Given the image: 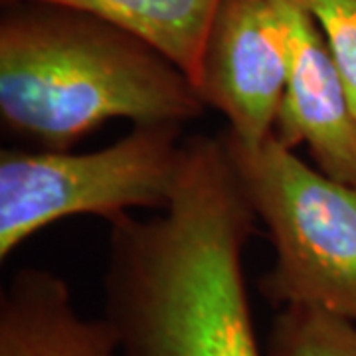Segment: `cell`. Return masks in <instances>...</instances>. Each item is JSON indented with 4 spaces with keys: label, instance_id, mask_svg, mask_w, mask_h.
<instances>
[{
    "label": "cell",
    "instance_id": "9",
    "mask_svg": "<svg viewBox=\"0 0 356 356\" xmlns=\"http://www.w3.org/2000/svg\"><path fill=\"white\" fill-rule=\"evenodd\" d=\"M266 355L356 356V323L321 307H281L267 334Z\"/></svg>",
    "mask_w": 356,
    "mask_h": 356
},
{
    "label": "cell",
    "instance_id": "4",
    "mask_svg": "<svg viewBox=\"0 0 356 356\" xmlns=\"http://www.w3.org/2000/svg\"><path fill=\"white\" fill-rule=\"evenodd\" d=\"M184 156L182 125L143 123L91 153H0V259L36 232L72 216L105 220L131 208L165 210Z\"/></svg>",
    "mask_w": 356,
    "mask_h": 356
},
{
    "label": "cell",
    "instance_id": "8",
    "mask_svg": "<svg viewBox=\"0 0 356 356\" xmlns=\"http://www.w3.org/2000/svg\"><path fill=\"white\" fill-rule=\"evenodd\" d=\"M50 2L99 16L149 42L196 81L206 34L220 0H2Z\"/></svg>",
    "mask_w": 356,
    "mask_h": 356
},
{
    "label": "cell",
    "instance_id": "10",
    "mask_svg": "<svg viewBox=\"0 0 356 356\" xmlns=\"http://www.w3.org/2000/svg\"><path fill=\"white\" fill-rule=\"evenodd\" d=\"M329 42L356 113V0H307Z\"/></svg>",
    "mask_w": 356,
    "mask_h": 356
},
{
    "label": "cell",
    "instance_id": "5",
    "mask_svg": "<svg viewBox=\"0 0 356 356\" xmlns=\"http://www.w3.org/2000/svg\"><path fill=\"white\" fill-rule=\"evenodd\" d=\"M287 58L269 0H220L194 88L228 119V135L254 147L273 135Z\"/></svg>",
    "mask_w": 356,
    "mask_h": 356
},
{
    "label": "cell",
    "instance_id": "6",
    "mask_svg": "<svg viewBox=\"0 0 356 356\" xmlns=\"http://www.w3.org/2000/svg\"><path fill=\"white\" fill-rule=\"evenodd\" d=\"M269 4L287 58V83L273 135L289 149L305 143L321 172L356 184V113L329 42L307 0Z\"/></svg>",
    "mask_w": 356,
    "mask_h": 356
},
{
    "label": "cell",
    "instance_id": "7",
    "mask_svg": "<svg viewBox=\"0 0 356 356\" xmlns=\"http://www.w3.org/2000/svg\"><path fill=\"white\" fill-rule=\"evenodd\" d=\"M0 356H121L113 325L79 315L65 280L24 267L0 291Z\"/></svg>",
    "mask_w": 356,
    "mask_h": 356
},
{
    "label": "cell",
    "instance_id": "1",
    "mask_svg": "<svg viewBox=\"0 0 356 356\" xmlns=\"http://www.w3.org/2000/svg\"><path fill=\"white\" fill-rule=\"evenodd\" d=\"M109 222L103 317L121 356H261L243 275L257 214L224 135H192L165 214Z\"/></svg>",
    "mask_w": 356,
    "mask_h": 356
},
{
    "label": "cell",
    "instance_id": "3",
    "mask_svg": "<svg viewBox=\"0 0 356 356\" xmlns=\"http://www.w3.org/2000/svg\"><path fill=\"white\" fill-rule=\"evenodd\" d=\"M273 266L257 280L269 305H313L356 323V184L303 163L275 135L248 147L224 133Z\"/></svg>",
    "mask_w": 356,
    "mask_h": 356
},
{
    "label": "cell",
    "instance_id": "2",
    "mask_svg": "<svg viewBox=\"0 0 356 356\" xmlns=\"http://www.w3.org/2000/svg\"><path fill=\"white\" fill-rule=\"evenodd\" d=\"M204 109L188 76L125 28L50 2H4L0 119L14 137L70 151L115 119L184 127Z\"/></svg>",
    "mask_w": 356,
    "mask_h": 356
}]
</instances>
